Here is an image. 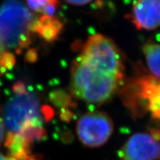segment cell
<instances>
[{"instance_id": "obj_1", "label": "cell", "mask_w": 160, "mask_h": 160, "mask_svg": "<svg viewBox=\"0 0 160 160\" xmlns=\"http://www.w3.org/2000/svg\"><path fill=\"white\" fill-rule=\"evenodd\" d=\"M12 92L2 112V120L8 133H17L30 125H44L45 119L52 117L53 111L42 105L38 95L25 83H15Z\"/></svg>"}, {"instance_id": "obj_3", "label": "cell", "mask_w": 160, "mask_h": 160, "mask_svg": "<svg viewBox=\"0 0 160 160\" xmlns=\"http://www.w3.org/2000/svg\"><path fill=\"white\" fill-rule=\"evenodd\" d=\"M37 19L19 0H7L0 6V38L6 48L21 53L29 48Z\"/></svg>"}, {"instance_id": "obj_4", "label": "cell", "mask_w": 160, "mask_h": 160, "mask_svg": "<svg viewBox=\"0 0 160 160\" xmlns=\"http://www.w3.org/2000/svg\"><path fill=\"white\" fill-rule=\"evenodd\" d=\"M78 59L94 68L123 77L124 65L119 49L105 36L94 34L90 37Z\"/></svg>"}, {"instance_id": "obj_12", "label": "cell", "mask_w": 160, "mask_h": 160, "mask_svg": "<svg viewBox=\"0 0 160 160\" xmlns=\"http://www.w3.org/2000/svg\"><path fill=\"white\" fill-rule=\"evenodd\" d=\"M15 64L14 55L6 48L0 38V76L13 68Z\"/></svg>"}, {"instance_id": "obj_10", "label": "cell", "mask_w": 160, "mask_h": 160, "mask_svg": "<svg viewBox=\"0 0 160 160\" xmlns=\"http://www.w3.org/2000/svg\"><path fill=\"white\" fill-rule=\"evenodd\" d=\"M143 52L153 77L160 80V45L147 44L144 46Z\"/></svg>"}, {"instance_id": "obj_8", "label": "cell", "mask_w": 160, "mask_h": 160, "mask_svg": "<svg viewBox=\"0 0 160 160\" xmlns=\"http://www.w3.org/2000/svg\"><path fill=\"white\" fill-rule=\"evenodd\" d=\"M137 95L153 117L160 120V80L142 77L137 83Z\"/></svg>"}, {"instance_id": "obj_9", "label": "cell", "mask_w": 160, "mask_h": 160, "mask_svg": "<svg viewBox=\"0 0 160 160\" xmlns=\"http://www.w3.org/2000/svg\"><path fill=\"white\" fill-rule=\"evenodd\" d=\"M62 29V23L56 17L41 15L37 18L35 33L48 42L57 39Z\"/></svg>"}, {"instance_id": "obj_13", "label": "cell", "mask_w": 160, "mask_h": 160, "mask_svg": "<svg viewBox=\"0 0 160 160\" xmlns=\"http://www.w3.org/2000/svg\"><path fill=\"white\" fill-rule=\"evenodd\" d=\"M66 1L73 5H84L89 3L92 0H66Z\"/></svg>"}, {"instance_id": "obj_15", "label": "cell", "mask_w": 160, "mask_h": 160, "mask_svg": "<svg viewBox=\"0 0 160 160\" xmlns=\"http://www.w3.org/2000/svg\"><path fill=\"white\" fill-rule=\"evenodd\" d=\"M0 160H17L15 158L10 157V156H5L3 155L2 153H0Z\"/></svg>"}, {"instance_id": "obj_6", "label": "cell", "mask_w": 160, "mask_h": 160, "mask_svg": "<svg viewBox=\"0 0 160 160\" xmlns=\"http://www.w3.org/2000/svg\"><path fill=\"white\" fill-rule=\"evenodd\" d=\"M122 160H159L160 133H138L128 140L119 151Z\"/></svg>"}, {"instance_id": "obj_7", "label": "cell", "mask_w": 160, "mask_h": 160, "mask_svg": "<svg viewBox=\"0 0 160 160\" xmlns=\"http://www.w3.org/2000/svg\"><path fill=\"white\" fill-rule=\"evenodd\" d=\"M139 30H154L160 25V0H137L131 16Z\"/></svg>"}, {"instance_id": "obj_5", "label": "cell", "mask_w": 160, "mask_h": 160, "mask_svg": "<svg viewBox=\"0 0 160 160\" xmlns=\"http://www.w3.org/2000/svg\"><path fill=\"white\" fill-rule=\"evenodd\" d=\"M113 132L110 117L102 112H89L79 119L77 133L80 141L90 148L105 144Z\"/></svg>"}, {"instance_id": "obj_14", "label": "cell", "mask_w": 160, "mask_h": 160, "mask_svg": "<svg viewBox=\"0 0 160 160\" xmlns=\"http://www.w3.org/2000/svg\"><path fill=\"white\" fill-rule=\"evenodd\" d=\"M5 139V124L2 119L0 117V145Z\"/></svg>"}, {"instance_id": "obj_2", "label": "cell", "mask_w": 160, "mask_h": 160, "mask_svg": "<svg viewBox=\"0 0 160 160\" xmlns=\"http://www.w3.org/2000/svg\"><path fill=\"white\" fill-rule=\"evenodd\" d=\"M122 79L94 68L77 58L71 67V92L86 102L101 104L113 97Z\"/></svg>"}, {"instance_id": "obj_11", "label": "cell", "mask_w": 160, "mask_h": 160, "mask_svg": "<svg viewBox=\"0 0 160 160\" xmlns=\"http://www.w3.org/2000/svg\"><path fill=\"white\" fill-rule=\"evenodd\" d=\"M31 11L48 17H55L59 0H27Z\"/></svg>"}]
</instances>
